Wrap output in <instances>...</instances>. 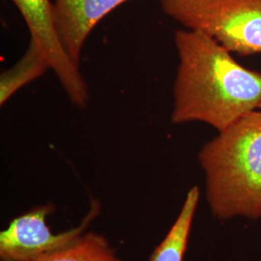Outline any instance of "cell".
Listing matches in <instances>:
<instances>
[{
	"mask_svg": "<svg viewBox=\"0 0 261 261\" xmlns=\"http://www.w3.org/2000/svg\"><path fill=\"white\" fill-rule=\"evenodd\" d=\"M179 64L173 83L171 122H202L218 132L261 107V74L200 31L177 30Z\"/></svg>",
	"mask_w": 261,
	"mask_h": 261,
	"instance_id": "cell-1",
	"label": "cell"
},
{
	"mask_svg": "<svg viewBox=\"0 0 261 261\" xmlns=\"http://www.w3.org/2000/svg\"><path fill=\"white\" fill-rule=\"evenodd\" d=\"M198 162L215 218H261V111L218 132L201 147Z\"/></svg>",
	"mask_w": 261,
	"mask_h": 261,
	"instance_id": "cell-2",
	"label": "cell"
},
{
	"mask_svg": "<svg viewBox=\"0 0 261 261\" xmlns=\"http://www.w3.org/2000/svg\"><path fill=\"white\" fill-rule=\"evenodd\" d=\"M166 15L228 51L261 54V0H161Z\"/></svg>",
	"mask_w": 261,
	"mask_h": 261,
	"instance_id": "cell-3",
	"label": "cell"
},
{
	"mask_svg": "<svg viewBox=\"0 0 261 261\" xmlns=\"http://www.w3.org/2000/svg\"><path fill=\"white\" fill-rule=\"evenodd\" d=\"M54 211V204L46 203L34 206L14 218L7 228L0 232V261H35L65 248L85 232L99 215L100 204L98 200L92 201L81 224L59 233H54L47 224V217Z\"/></svg>",
	"mask_w": 261,
	"mask_h": 261,
	"instance_id": "cell-4",
	"label": "cell"
},
{
	"mask_svg": "<svg viewBox=\"0 0 261 261\" xmlns=\"http://www.w3.org/2000/svg\"><path fill=\"white\" fill-rule=\"evenodd\" d=\"M24 19L31 40L47 55L50 69L56 74L71 103L79 109L87 107L89 88L80 66L68 56L56 30L54 6L49 0H12Z\"/></svg>",
	"mask_w": 261,
	"mask_h": 261,
	"instance_id": "cell-5",
	"label": "cell"
},
{
	"mask_svg": "<svg viewBox=\"0 0 261 261\" xmlns=\"http://www.w3.org/2000/svg\"><path fill=\"white\" fill-rule=\"evenodd\" d=\"M130 0H55L56 30L66 53L80 66L86 39L95 27L118 6Z\"/></svg>",
	"mask_w": 261,
	"mask_h": 261,
	"instance_id": "cell-6",
	"label": "cell"
},
{
	"mask_svg": "<svg viewBox=\"0 0 261 261\" xmlns=\"http://www.w3.org/2000/svg\"><path fill=\"white\" fill-rule=\"evenodd\" d=\"M199 197L198 187H192L188 191L176 220L151 253L148 261H184Z\"/></svg>",
	"mask_w": 261,
	"mask_h": 261,
	"instance_id": "cell-7",
	"label": "cell"
},
{
	"mask_svg": "<svg viewBox=\"0 0 261 261\" xmlns=\"http://www.w3.org/2000/svg\"><path fill=\"white\" fill-rule=\"evenodd\" d=\"M48 69L47 55L37 42L30 39L19 61L0 75V105L3 106L23 86L45 75Z\"/></svg>",
	"mask_w": 261,
	"mask_h": 261,
	"instance_id": "cell-8",
	"label": "cell"
},
{
	"mask_svg": "<svg viewBox=\"0 0 261 261\" xmlns=\"http://www.w3.org/2000/svg\"><path fill=\"white\" fill-rule=\"evenodd\" d=\"M35 261H123L102 234L84 232L65 248L47 253Z\"/></svg>",
	"mask_w": 261,
	"mask_h": 261,
	"instance_id": "cell-9",
	"label": "cell"
},
{
	"mask_svg": "<svg viewBox=\"0 0 261 261\" xmlns=\"http://www.w3.org/2000/svg\"><path fill=\"white\" fill-rule=\"evenodd\" d=\"M259 111H261V107H260V109H259Z\"/></svg>",
	"mask_w": 261,
	"mask_h": 261,
	"instance_id": "cell-10",
	"label": "cell"
}]
</instances>
